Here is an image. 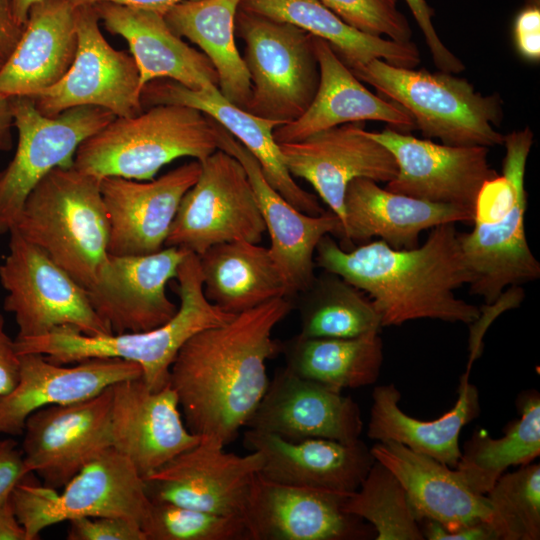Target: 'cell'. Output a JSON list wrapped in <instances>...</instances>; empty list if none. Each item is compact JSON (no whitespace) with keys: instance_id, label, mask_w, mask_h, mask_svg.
Listing matches in <instances>:
<instances>
[{"instance_id":"cell-1","label":"cell","mask_w":540,"mask_h":540,"mask_svg":"<svg viewBox=\"0 0 540 540\" xmlns=\"http://www.w3.org/2000/svg\"><path fill=\"white\" fill-rule=\"evenodd\" d=\"M293 306L275 298L183 344L168 384L190 432L225 447L246 426L269 383L266 362L281 351L273 331Z\"/></svg>"},{"instance_id":"cell-2","label":"cell","mask_w":540,"mask_h":540,"mask_svg":"<svg viewBox=\"0 0 540 540\" xmlns=\"http://www.w3.org/2000/svg\"><path fill=\"white\" fill-rule=\"evenodd\" d=\"M314 261L368 294L382 327L418 319L473 324L481 314L455 295L469 284L470 274L453 223L432 228L424 244L412 249H394L376 240L345 250L325 235Z\"/></svg>"},{"instance_id":"cell-3","label":"cell","mask_w":540,"mask_h":540,"mask_svg":"<svg viewBox=\"0 0 540 540\" xmlns=\"http://www.w3.org/2000/svg\"><path fill=\"white\" fill-rule=\"evenodd\" d=\"M502 175L486 181L474 206L473 229L459 233L460 249L470 274V292L487 305L496 303L506 287L540 277V263L525 233L527 195L524 176L533 144L529 127L504 135Z\"/></svg>"},{"instance_id":"cell-4","label":"cell","mask_w":540,"mask_h":540,"mask_svg":"<svg viewBox=\"0 0 540 540\" xmlns=\"http://www.w3.org/2000/svg\"><path fill=\"white\" fill-rule=\"evenodd\" d=\"M179 306L165 324L141 332L88 335L73 327L15 339L18 354L39 353L55 364L88 359H121L137 364L152 390L168 385L170 367L183 344L197 332L227 323L236 315L213 305L204 295L198 256L188 253L176 276Z\"/></svg>"},{"instance_id":"cell-5","label":"cell","mask_w":540,"mask_h":540,"mask_svg":"<svg viewBox=\"0 0 540 540\" xmlns=\"http://www.w3.org/2000/svg\"><path fill=\"white\" fill-rule=\"evenodd\" d=\"M12 230L87 289L109 254L100 178L73 166L53 169L29 193Z\"/></svg>"},{"instance_id":"cell-6","label":"cell","mask_w":540,"mask_h":540,"mask_svg":"<svg viewBox=\"0 0 540 540\" xmlns=\"http://www.w3.org/2000/svg\"><path fill=\"white\" fill-rule=\"evenodd\" d=\"M218 149L214 121L198 109L159 104L115 117L78 147L73 167L97 178L147 181L182 157L203 161Z\"/></svg>"},{"instance_id":"cell-7","label":"cell","mask_w":540,"mask_h":540,"mask_svg":"<svg viewBox=\"0 0 540 540\" xmlns=\"http://www.w3.org/2000/svg\"><path fill=\"white\" fill-rule=\"evenodd\" d=\"M412 116L427 138L452 146L501 145L503 117L497 94L484 96L464 78L449 72L393 66L381 59L350 69Z\"/></svg>"},{"instance_id":"cell-8","label":"cell","mask_w":540,"mask_h":540,"mask_svg":"<svg viewBox=\"0 0 540 540\" xmlns=\"http://www.w3.org/2000/svg\"><path fill=\"white\" fill-rule=\"evenodd\" d=\"M28 473L12 490L11 500L28 540L49 526L80 517L115 516L145 523L151 500L144 478L112 447L86 463L62 491L45 487Z\"/></svg>"},{"instance_id":"cell-9","label":"cell","mask_w":540,"mask_h":540,"mask_svg":"<svg viewBox=\"0 0 540 540\" xmlns=\"http://www.w3.org/2000/svg\"><path fill=\"white\" fill-rule=\"evenodd\" d=\"M235 28L244 41L242 58L251 81L245 110L282 125L300 117L320 79L312 35L290 23L241 9Z\"/></svg>"},{"instance_id":"cell-10","label":"cell","mask_w":540,"mask_h":540,"mask_svg":"<svg viewBox=\"0 0 540 540\" xmlns=\"http://www.w3.org/2000/svg\"><path fill=\"white\" fill-rule=\"evenodd\" d=\"M0 283L6 292L4 309L18 327L16 339L66 326L88 335L112 333L93 309L87 289L15 230L0 264Z\"/></svg>"},{"instance_id":"cell-11","label":"cell","mask_w":540,"mask_h":540,"mask_svg":"<svg viewBox=\"0 0 540 540\" xmlns=\"http://www.w3.org/2000/svg\"><path fill=\"white\" fill-rule=\"evenodd\" d=\"M10 104L18 139L12 160L0 170V234L15 227L33 188L53 169L73 166L80 144L116 117L97 106H77L49 117L29 97H12Z\"/></svg>"},{"instance_id":"cell-12","label":"cell","mask_w":540,"mask_h":540,"mask_svg":"<svg viewBox=\"0 0 540 540\" xmlns=\"http://www.w3.org/2000/svg\"><path fill=\"white\" fill-rule=\"evenodd\" d=\"M200 163L199 177L179 204L165 247L199 256L225 242L259 243L266 227L242 164L221 149Z\"/></svg>"},{"instance_id":"cell-13","label":"cell","mask_w":540,"mask_h":540,"mask_svg":"<svg viewBox=\"0 0 540 540\" xmlns=\"http://www.w3.org/2000/svg\"><path fill=\"white\" fill-rule=\"evenodd\" d=\"M93 4L77 6L78 46L72 65L52 87L29 97L49 117L77 106H97L116 117L140 114V75L132 56L114 49L99 28Z\"/></svg>"},{"instance_id":"cell-14","label":"cell","mask_w":540,"mask_h":540,"mask_svg":"<svg viewBox=\"0 0 540 540\" xmlns=\"http://www.w3.org/2000/svg\"><path fill=\"white\" fill-rule=\"evenodd\" d=\"M366 132L396 161L397 174L386 185L391 192L474 212L482 186L498 175L488 162L485 146L437 144L393 128Z\"/></svg>"},{"instance_id":"cell-15","label":"cell","mask_w":540,"mask_h":540,"mask_svg":"<svg viewBox=\"0 0 540 540\" xmlns=\"http://www.w3.org/2000/svg\"><path fill=\"white\" fill-rule=\"evenodd\" d=\"M262 466L263 457L257 451L238 455L200 439L144 478L146 492L151 501L242 518Z\"/></svg>"},{"instance_id":"cell-16","label":"cell","mask_w":540,"mask_h":540,"mask_svg":"<svg viewBox=\"0 0 540 540\" xmlns=\"http://www.w3.org/2000/svg\"><path fill=\"white\" fill-rule=\"evenodd\" d=\"M111 386L87 400L33 412L23 430L22 453L45 487L62 488L80 469L111 447Z\"/></svg>"},{"instance_id":"cell-17","label":"cell","mask_w":540,"mask_h":540,"mask_svg":"<svg viewBox=\"0 0 540 540\" xmlns=\"http://www.w3.org/2000/svg\"><path fill=\"white\" fill-rule=\"evenodd\" d=\"M188 253L164 247L146 255L108 254L87 288L96 314L116 334L148 331L165 324L178 309L166 288Z\"/></svg>"},{"instance_id":"cell-18","label":"cell","mask_w":540,"mask_h":540,"mask_svg":"<svg viewBox=\"0 0 540 540\" xmlns=\"http://www.w3.org/2000/svg\"><path fill=\"white\" fill-rule=\"evenodd\" d=\"M350 494L300 487L256 476L242 519L248 540H357L375 534L348 513Z\"/></svg>"},{"instance_id":"cell-19","label":"cell","mask_w":540,"mask_h":540,"mask_svg":"<svg viewBox=\"0 0 540 540\" xmlns=\"http://www.w3.org/2000/svg\"><path fill=\"white\" fill-rule=\"evenodd\" d=\"M279 146L291 175L313 186L341 227L350 182L367 178L387 183L398 170L393 155L367 134L363 122L345 123Z\"/></svg>"},{"instance_id":"cell-20","label":"cell","mask_w":540,"mask_h":540,"mask_svg":"<svg viewBox=\"0 0 540 540\" xmlns=\"http://www.w3.org/2000/svg\"><path fill=\"white\" fill-rule=\"evenodd\" d=\"M200 171V161L194 160L147 181L101 178L109 222L108 253L146 255L163 249L179 204Z\"/></svg>"},{"instance_id":"cell-21","label":"cell","mask_w":540,"mask_h":540,"mask_svg":"<svg viewBox=\"0 0 540 540\" xmlns=\"http://www.w3.org/2000/svg\"><path fill=\"white\" fill-rule=\"evenodd\" d=\"M214 121L218 149L234 156L244 167L270 236V253L284 278L288 298L307 290L314 281L315 251L325 235L340 238L342 227L332 211L319 215L301 212L266 179L255 157Z\"/></svg>"},{"instance_id":"cell-22","label":"cell","mask_w":540,"mask_h":540,"mask_svg":"<svg viewBox=\"0 0 540 540\" xmlns=\"http://www.w3.org/2000/svg\"><path fill=\"white\" fill-rule=\"evenodd\" d=\"M111 389V447L143 478L200 441L187 428L169 384L152 390L138 377L117 382Z\"/></svg>"},{"instance_id":"cell-23","label":"cell","mask_w":540,"mask_h":540,"mask_svg":"<svg viewBox=\"0 0 540 540\" xmlns=\"http://www.w3.org/2000/svg\"><path fill=\"white\" fill-rule=\"evenodd\" d=\"M245 427L292 441L325 438L350 443L360 439L363 421L351 397L284 367L269 380Z\"/></svg>"},{"instance_id":"cell-24","label":"cell","mask_w":540,"mask_h":540,"mask_svg":"<svg viewBox=\"0 0 540 540\" xmlns=\"http://www.w3.org/2000/svg\"><path fill=\"white\" fill-rule=\"evenodd\" d=\"M20 355L16 385L0 396V434H23L27 418L50 405L92 398L117 382L142 377L141 368L121 359H88L73 366L55 364L39 353Z\"/></svg>"},{"instance_id":"cell-25","label":"cell","mask_w":540,"mask_h":540,"mask_svg":"<svg viewBox=\"0 0 540 540\" xmlns=\"http://www.w3.org/2000/svg\"><path fill=\"white\" fill-rule=\"evenodd\" d=\"M143 108L159 104L190 106L211 117L258 161L268 182L295 208L309 215L325 210L317 197L299 186L283 159L274 130L282 124L257 117L229 102L217 86L193 90L170 79H155L141 90Z\"/></svg>"},{"instance_id":"cell-26","label":"cell","mask_w":540,"mask_h":540,"mask_svg":"<svg viewBox=\"0 0 540 540\" xmlns=\"http://www.w3.org/2000/svg\"><path fill=\"white\" fill-rule=\"evenodd\" d=\"M244 444L262 455L260 475L264 478L344 494L359 488L375 461L360 439L350 443L325 438L292 441L247 429Z\"/></svg>"},{"instance_id":"cell-27","label":"cell","mask_w":540,"mask_h":540,"mask_svg":"<svg viewBox=\"0 0 540 540\" xmlns=\"http://www.w3.org/2000/svg\"><path fill=\"white\" fill-rule=\"evenodd\" d=\"M473 216L474 212L464 207L391 192L373 180L357 178L345 193L340 239L343 247L361 245L376 237L391 248L412 249L419 245L424 230L472 222Z\"/></svg>"},{"instance_id":"cell-28","label":"cell","mask_w":540,"mask_h":540,"mask_svg":"<svg viewBox=\"0 0 540 540\" xmlns=\"http://www.w3.org/2000/svg\"><path fill=\"white\" fill-rule=\"evenodd\" d=\"M370 449L404 487L418 522L434 521L447 532L481 522L490 525L486 495L473 491L454 468L393 441L377 442Z\"/></svg>"},{"instance_id":"cell-29","label":"cell","mask_w":540,"mask_h":540,"mask_svg":"<svg viewBox=\"0 0 540 540\" xmlns=\"http://www.w3.org/2000/svg\"><path fill=\"white\" fill-rule=\"evenodd\" d=\"M319 66V85L305 112L274 130L277 143L303 140L351 122L382 121L409 131L415 122L407 110L370 92L323 39L312 36Z\"/></svg>"},{"instance_id":"cell-30","label":"cell","mask_w":540,"mask_h":540,"mask_svg":"<svg viewBox=\"0 0 540 540\" xmlns=\"http://www.w3.org/2000/svg\"><path fill=\"white\" fill-rule=\"evenodd\" d=\"M76 11L72 0H41L32 6L17 45L0 68V96L32 97L66 74L78 46Z\"/></svg>"},{"instance_id":"cell-31","label":"cell","mask_w":540,"mask_h":540,"mask_svg":"<svg viewBox=\"0 0 540 540\" xmlns=\"http://www.w3.org/2000/svg\"><path fill=\"white\" fill-rule=\"evenodd\" d=\"M93 5L106 29L127 41L141 88L155 79H170L193 90L218 87L211 61L176 35L163 14L110 2Z\"/></svg>"},{"instance_id":"cell-32","label":"cell","mask_w":540,"mask_h":540,"mask_svg":"<svg viewBox=\"0 0 540 540\" xmlns=\"http://www.w3.org/2000/svg\"><path fill=\"white\" fill-rule=\"evenodd\" d=\"M466 371L459 383L457 400L445 414L422 421L400 407L401 393L394 384L377 386L372 394L367 436L378 442L393 441L455 468L461 457L462 428L480 413L479 393Z\"/></svg>"},{"instance_id":"cell-33","label":"cell","mask_w":540,"mask_h":540,"mask_svg":"<svg viewBox=\"0 0 540 540\" xmlns=\"http://www.w3.org/2000/svg\"><path fill=\"white\" fill-rule=\"evenodd\" d=\"M205 297L237 315L288 297L282 273L268 247L245 240L214 245L198 256Z\"/></svg>"},{"instance_id":"cell-34","label":"cell","mask_w":540,"mask_h":540,"mask_svg":"<svg viewBox=\"0 0 540 540\" xmlns=\"http://www.w3.org/2000/svg\"><path fill=\"white\" fill-rule=\"evenodd\" d=\"M239 9L290 23L325 40L349 69L381 59L393 66L415 68L417 46L361 32L338 17L320 0H242Z\"/></svg>"},{"instance_id":"cell-35","label":"cell","mask_w":540,"mask_h":540,"mask_svg":"<svg viewBox=\"0 0 540 540\" xmlns=\"http://www.w3.org/2000/svg\"><path fill=\"white\" fill-rule=\"evenodd\" d=\"M241 2L187 0L171 7L164 19L176 35L196 44L211 61L220 93L245 109L251 96V81L235 42V21Z\"/></svg>"},{"instance_id":"cell-36","label":"cell","mask_w":540,"mask_h":540,"mask_svg":"<svg viewBox=\"0 0 540 540\" xmlns=\"http://www.w3.org/2000/svg\"><path fill=\"white\" fill-rule=\"evenodd\" d=\"M280 353L296 375L340 391L374 384L383 363L379 332L352 338L297 334L281 343Z\"/></svg>"},{"instance_id":"cell-37","label":"cell","mask_w":540,"mask_h":540,"mask_svg":"<svg viewBox=\"0 0 540 540\" xmlns=\"http://www.w3.org/2000/svg\"><path fill=\"white\" fill-rule=\"evenodd\" d=\"M521 413L501 438L476 431L454 468L476 493L486 495L514 465H526L540 454V397L525 392L518 399Z\"/></svg>"},{"instance_id":"cell-38","label":"cell","mask_w":540,"mask_h":540,"mask_svg":"<svg viewBox=\"0 0 540 540\" xmlns=\"http://www.w3.org/2000/svg\"><path fill=\"white\" fill-rule=\"evenodd\" d=\"M297 309L306 337L352 338L382 328L371 299L342 277L323 271L300 293Z\"/></svg>"},{"instance_id":"cell-39","label":"cell","mask_w":540,"mask_h":540,"mask_svg":"<svg viewBox=\"0 0 540 540\" xmlns=\"http://www.w3.org/2000/svg\"><path fill=\"white\" fill-rule=\"evenodd\" d=\"M345 510L367 521L376 540H423L404 487L383 464L374 461L359 488L348 495Z\"/></svg>"},{"instance_id":"cell-40","label":"cell","mask_w":540,"mask_h":540,"mask_svg":"<svg viewBox=\"0 0 540 540\" xmlns=\"http://www.w3.org/2000/svg\"><path fill=\"white\" fill-rule=\"evenodd\" d=\"M490 526L497 540L540 538V465L529 463L504 473L486 493Z\"/></svg>"},{"instance_id":"cell-41","label":"cell","mask_w":540,"mask_h":540,"mask_svg":"<svg viewBox=\"0 0 540 540\" xmlns=\"http://www.w3.org/2000/svg\"><path fill=\"white\" fill-rule=\"evenodd\" d=\"M146 540H248L241 517L151 501L142 526Z\"/></svg>"},{"instance_id":"cell-42","label":"cell","mask_w":540,"mask_h":540,"mask_svg":"<svg viewBox=\"0 0 540 540\" xmlns=\"http://www.w3.org/2000/svg\"><path fill=\"white\" fill-rule=\"evenodd\" d=\"M345 23L366 34L406 43L412 30L397 0H320Z\"/></svg>"},{"instance_id":"cell-43","label":"cell","mask_w":540,"mask_h":540,"mask_svg":"<svg viewBox=\"0 0 540 540\" xmlns=\"http://www.w3.org/2000/svg\"><path fill=\"white\" fill-rule=\"evenodd\" d=\"M68 522V540H146L141 526L124 517H80Z\"/></svg>"},{"instance_id":"cell-44","label":"cell","mask_w":540,"mask_h":540,"mask_svg":"<svg viewBox=\"0 0 540 540\" xmlns=\"http://www.w3.org/2000/svg\"><path fill=\"white\" fill-rule=\"evenodd\" d=\"M412 15L417 21L427 46L430 50L432 60L440 71L449 73H460L464 71L463 62L456 57L440 40L434 25V11L426 0H405Z\"/></svg>"},{"instance_id":"cell-45","label":"cell","mask_w":540,"mask_h":540,"mask_svg":"<svg viewBox=\"0 0 540 540\" xmlns=\"http://www.w3.org/2000/svg\"><path fill=\"white\" fill-rule=\"evenodd\" d=\"M514 43L519 54L529 61L540 59V8L529 5L521 9L513 24Z\"/></svg>"},{"instance_id":"cell-46","label":"cell","mask_w":540,"mask_h":540,"mask_svg":"<svg viewBox=\"0 0 540 540\" xmlns=\"http://www.w3.org/2000/svg\"><path fill=\"white\" fill-rule=\"evenodd\" d=\"M28 473L18 443L11 438L0 440V502Z\"/></svg>"},{"instance_id":"cell-47","label":"cell","mask_w":540,"mask_h":540,"mask_svg":"<svg viewBox=\"0 0 540 540\" xmlns=\"http://www.w3.org/2000/svg\"><path fill=\"white\" fill-rule=\"evenodd\" d=\"M20 369V355L15 339L7 333L5 320L0 313V396L8 393L17 383Z\"/></svg>"},{"instance_id":"cell-48","label":"cell","mask_w":540,"mask_h":540,"mask_svg":"<svg viewBox=\"0 0 540 540\" xmlns=\"http://www.w3.org/2000/svg\"><path fill=\"white\" fill-rule=\"evenodd\" d=\"M422 533L424 539L429 540H497L492 527L486 522L447 532L440 524L426 521Z\"/></svg>"},{"instance_id":"cell-49","label":"cell","mask_w":540,"mask_h":540,"mask_svg":"<svg viewBox=\"0 0 540 540\" xmlns=\"http://www.w3.org/2000/svg\"><path fill=\"white\" fill-rule=\"evenodd\" d=\"M22 31L14 19L10 0H0V56L4 60L14 50Z\"/></svg>"},{"instance_id":"cell-50","label":"cell","mask_w":540,"mask_h":540,"mask_svg":"<svg viewBox=\"0 0 540 540\" xmlns=\"http://www.w3.org/2000/svg\"><path fill=\"white\" fill-rule=\"evenodd\" d=\"M0 540H28L12 503L11 493L0 502Z\"/></svg>"},{"instance_id":"cell-51","label":"cell","mask_w":540,"mask_h":540,"mask_svg":"<svg viewBox=\"0 0 540 540\" xmlns=\"http://www.w3.org/2000/svg\"><path fill=\"white\" fill-rule=\"evenodd\" d=\"M77 6L83 4H95L110 2L128 7L141 8L165 14L171 7L187 0H72Z\"/></svg>"},{"instance_id":"cell-52","label":"cell","mask_w":540,"mask_h":540,"mask_svg":"<svg viewBox=\"0 0 540 540\" xmlns=\"http://www.w3.org/2000/svg\"><path fill=\"white\" fill-rule=\"evenodd\" d=\"M13 115L10 98L0 96V152L9 151L13 145Z\"/></svg>"},{"instance_id":"cell-53","label":"cell","mask_w":540,"mask_h":540,"mask_svg":"<svg viewBox=\"0 0 540 540\" xmlns=\"http://www.w3.org/2000/svg\"><path fill=\"white\" fill-rule=\"evenodd\" d=\"M39 1L41 0H10L14 19L19 27L24 28L30 9Z\"/></svg>"},{"instance_id":"cell-54","label":"cell","mask_w":540,"mask_h":540,"mask_svg":"<svg viewBox=\"0 0 540 540\" xmlns=\"http://www.w3.org/2000/svg\"><path fill=\"white\" fill-rule=\"evenodd\" d=\"M527 1V4L529 5H537L539 6L540 4V0H526Z\"/></svg>"},{"instance_id":"cell-55","label":"cell","mask_w":540,"mask_h":540,"mask_svg":"<svg viewBox=\"0 0 540 540\" xmlns=\"http://www.w3.org/2000/svg\"><path fill=\"white\" fill-rule=\"evenodd\" d=\"M4 61H5V60L0 56V68L2 67Z\"/></svg>"}]
</instances>
